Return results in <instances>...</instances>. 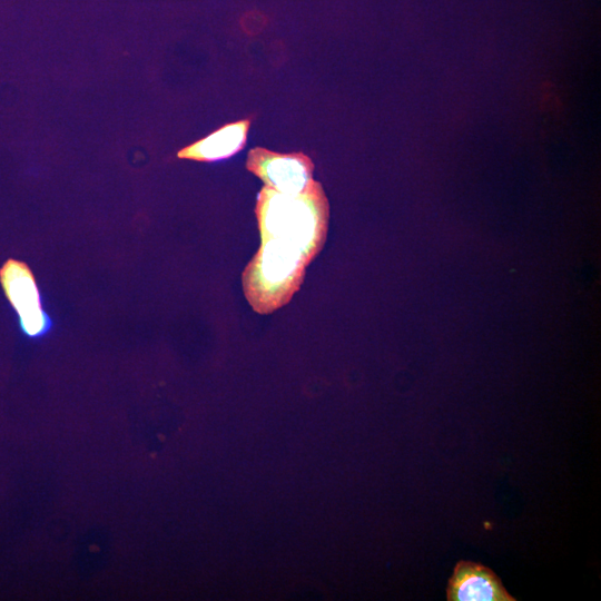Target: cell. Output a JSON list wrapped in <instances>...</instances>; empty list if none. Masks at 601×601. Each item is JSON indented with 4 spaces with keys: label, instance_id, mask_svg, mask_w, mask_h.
I'll return each mask as SVG.
<instances>
[{
    "label": "cell",
    "instance_id": "cell-1",
    "mask_svg": "<svg viewBox=\"0 0 601 601\" xmlns=\"http://www.w3.org/2000/svg\"><path fill=\"white\" fill-rule=\"evenodd\" d=\"M255 214L262 243L279 240L304 257L307 265L326 240L329 206L321 183L312 180L297 194H283L264 186Z\"/></svg>",
    "mask_w": 601,
    "mask_h": 601
},
{
    "label": "cell",
    "instance_id": "cell-2",
    "mask_svg": "<svg viewBox=\"0 0 601 601\" xmlns=\"http://www.w3.org/2000/svg\"><path fill=\"white\" fill-rule=\"evenodd\" d=\"M306 266L297 249L276 239L262 243L242 276L248 304L258 314L283 307L299 289Z\"/></svg>",
    "mask_w": 601,
    "mask_h": 601
},
{
    "label": "cell",
    "instance_id": "cell-3",
    "mask_svg": "<svg viewBox=\"0 0 601 601\" xmlns=\"http://www.w3.org/2000/svg\"><path fill=\"white\" fill-rule=\"evenodd\" d=\"M0 282L19 316L22 332L32 338L46 335L52 322L42 307L39 288L28 265L8 259L0 269Z\"/></svg>",
    "mask_w": 601,
    "mask_h": 601
},
{
    "label": "cell",
    "instance_id": "cell-4",
    "mask_svg": "<svg viewBox=\"0 0 601 601\" xmlns=\"http://www.w3.org/2000/svg\"><path fill=\"white\" fill-rule=\"evenodd\" d=\"M246 168L266 187L283 194H297L313 180L314 164L304 152L280 154L255 147L248 152Z\"/></svg>",
    "mask_w": 601,
    "mask_h": 601
},
{
    "label": "cell",
    "instance_id": "cell-5",
    "mask_svg": "<svg viewBox=\"0 0 601 601\" xmlns=\"http://www.w3.org/2000/svg\"><path fill=\"white\" fill-rule=\"evenodd\" d=\"M449 601H515L502 584L501 579L487 566L460 561L449 580Z\"/></svg>",
    "mask_w": 601,
    "mask_h": 601
},
{
    "label": "cell",
    "instance_id": "cell-6",
    "mask_svg": "<svg viewBox=\"0 0 601 601\" xmlns=\"http://www.w3.org/2000/svg\"><path fill=\"white\" fill-rule=\"evenodd\" d=\"M250 119L226 124L177 151V158L201 162L228 159L240 151L247 140Z\"/></svg>",
    "mask_w": 601,
    "mask_h": 601
}]
</instances>
